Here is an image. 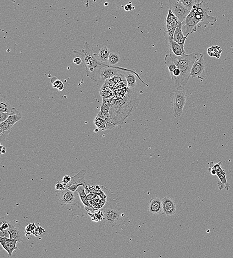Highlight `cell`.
<instances>
[{"label": "cell", "mask_w": 233, "mask_h": 258, "mask_svg": "<svg viewBox=\"0 0 233 258\" xmlns=\"http://www.w3.org/2000/svg\"><path fill=\"white\" fill-rule=\"evenodd\" d=\"M17 240L6 237H0V243L2 247L7 252L8 257H11L14 250L17 249Z\"/></svg>", "instance_id": "14"}, {"label": "cell", "mask_w": 233, "mask_h": 258, "mask_svg": "<svg viewBox=\"0 0 233 258\" xmlns=\"http://www.w3.org/2000/svg\"><path fill=\"white\" fill-rule=\"evenodd\" d=\"M164 61H165V64H166V66L168 68L169 73H170V75H171L173 72L176 69L177 67H176L175 62L172 59L169 54L166 55V56L164 57Z\"/></svg>", "instance_id": "25"}, {"label": "cell", "mask_w": 233, "mask_h": 258, "mask_svg": "<svg viewBox=\"0 0 233 258\" xmlns=\"http://www.w3.org/2000/svg\"><path fill=\"white\" fill-rule=\"evenodd\" d=\"M13 226L12 223L8 219L3 217L0 218V230H8Z\"/></svg>", "instance_id": "27"}, {"label": "cell", "mask_w": 233, "mask_h": 258, "mask_svg": "<svg viewBox=\"0 0 233 258\" xmlns=\"http://www.w3.org/2000/svg\"><path fill=\"white\" fill-rule=\"evenodd\" d=\"M169 96L172 99L174 116L176 118H180L181 117L186 101V92L182 89L170 93Z\"/></svg>", "instance_id": "6"}, {"label": "cell", "mask_w": 233, "mask_h": 258, "mask_svg": "<svg viewBox=\"0 0 233 258\" xmlns=\"http://www.w3.org/2000/svg\"><path fill=\"white\" fill-rule=\"evenodd\" d=\"M36 228V225L35 223L29 224V225H27L25 227L26 234H32Z\"/></svg>", "instance_id": "38"}, {"label": "cell", "mask_w": 233, "mask_h": 258, "mask_svg": "<svg viewBox=\"0 0 233 258\" xmlns=\"http://www.w3.org/2000/svg\"><path fill=\"white\" fill-rule=\"evenodd\" d=\"M134 74L138 76L140 80H141V82L143 83L144 84H145L147 87H149V85H147L146 83H145L143 81H142L141 78L139 77V75L136 72H130L129 73H126L125 75L126 80L127 88H129L130 89H132V90H134V89H135L136 86V78Z\"/></svg>", "instance_id": "17"}, {"label": "cell", "mask_w": 233, "mask_h": 258, "mask_svg": "<svg viewBox=\"0 0 233 258\" xmlns=\"http://www.w3.org/2000/svg\"><path fill=\"white\" fill-rule=\"evenodd\" d=\"M202 54L199 52H194L190 54L182 55L176 56L172 52H169V55L176 67L180 71V75L175 81V87L177 90L184 89L187 84L191 77L192 67L195 61L201 56Z\"/></svg>", "instance_id": "3"}, {"label": "cell", "mask_w": 233, "mask_h": 258, "mask_svg": "<svg viewBox=\"0 0 233 258\" xmlns=\"http://www.w3.org/2000/svg\"><path fill=\"white\" fill-rule=\"evenodd\" d=\"M86 174V170H82L78 174L72 177L71 182L66 186V189H69L73 192H75L77 191L80 186H86V182L85 180Z\"/></svg>", "instance_id": "11"}, {"label": "cell", "mask_w": 233, "mask_h": 258, "mask_svg": "<svg viewBox=\"0 0 233 258\" xmlns=\"http://www.w3.org/2000/svg\"><path fill=\"white\" fill-rule=\"evenodd\" d=\"M66 189V186L64 185V184L62 182H58L55 185V191H63L64 190Z\"/></svg>", "instance_id": "39"}, {"label": "cell", "mask_w": 233, "mask_h": 258, "mask_svg": "<svg viewBox=\"0 0 233 258\" xmlns=\"http://www.w3.org/2000/svg\"><path fill=\"white\" fill-rule=\"evenodd\" d=\"M74 53L82 59L86 67V75L94 83H97L98 81L97 76L102 68L109 65L99 60L97 55L95 53L93 47L88 42H86L82 49L74 51Z\"/></svg>", "instance_id": "2"}, {"label": "cell", "mask_w": 233, "mask_h": 258, "mask_svg": "<svg viewBox=\"0 0 233 258\" xmlns=\"http://www.w3.org/2000/svg\"><path fill=\"white\" fill-rule=\"evenodd\" d=\"M21 118L22 115L21 113L15 108H12L8 118V121L11 126L13 127V126Z\"/></svg>", "instance_id": "21"}, {"label": "cell", "mask_w": 233, "mask_h": 258, "mask_svg": "<svg viewBox=\"0 0 233 258\" xmlns=\"http://www.w3.org/2000/svg\"><path fill=\"white\" fill-rule=\"evenodd\" d=\"M120 61V58L119 55L114 52L110 53L108 61V63L109 64V65L114 66L119 62Z\"/></svg>", "instance_id": "28"}, {"label": "cell", "mask_w": 233, "mask_h": 258, "mask_svg": "<svg viewBox=\"0 0 233 258\" xmlns=\"http://www.w3.org/2000/svg\"><path fill=\"white\" fill-rule=\"evenodd\" d=\"M0 237H6L10 238V234L8 233V229L0 230Z\"/></svg>", "instance_id": "44"}, {"label": "cell", "mask_w": 233, "mask_h": 258, "mask_svg": "<svg viewBox=\"0 0 233 258\" xmlns=\"http://www.w3.org/2000/svg\"><path fill=\"white\" fill-rule=\"evenodd\" d=\"M11 131V130L4 131L0 129V140H1V142H2L3 141H5V140L8 136Z\"/></svg>", "instance_id": "35"}, {"label": "cell", "mask_w": 233, "mask_h": 258, "mask_svg": "<svg viewBox=\"0 0 233 258\" xmlns=\"http://www.w3.org/2000/svg\"><path fill=\"white\" fill-rule=\"evenodd\" d=\"M97 115H98L100 117L102 118L104 121L108 119V118L110 117V115L109 113L104 112L102 111L101 110H100V111L98 112V114H97Z\"/></svg>", "instance_id": "41"}, {"label": "cell", "mask_w": 233, "mask_h": 258, "mask_svg": "<svg viewBox=\"0 0 233 258\" xmlns=\"http://www.w3.org/2000/svg\"><path fill=\"white\" fill-rule=\"evenodd\" d=\"M110 51L108 47L104 46L99 49V53L97 55L98 59L102 62L104 63H108Z\"/></svg>", "instance_id": "23"}, {"label": "cell", "mask_w": 233, "mask_h": 258, "mask_svg": "<svg viewBox=\"0 0 233 258\" xmlns=\"http://www.w3.org/2000/svg\"><path fill=\"white\" fill-rule=\"evenodd\" d=\"M220 181H218V188L220 191H221L223 189H226L227 191L231 189L230 185L229 184L226 177V172L218 175Z\"/></svg>", "instance_id": "22"}, {"label": "cell", "mask_w": 233, "mask_h": 258, "mask_svg": "<svg viewBox=\"0 0 233 258\" xmlns=\"http://www.w3.org/2000/svg\"><path fill=\"white\" fill-rule=\"evenodd\" d=\"M82 62V59L79 57H76V58H74V59L73 61L74 63L76 64V65H80V64H81Z\"/></svg>", "instance_id": "45"}, {"label": "cell", "mask_w": 233, "mask_h": 258, "mask_svg": "<svg viewBox=\"0 0 233 258\" xmlns=\"http://www.w3.org/2000/svg\"><path fill=\"white\" fill-rule=\"evenodd\" d=\"M12 107L8 98L5 95L1 93L0 94V112L5 113H10Z\"/></svg>", "instance_id": "19"}, {"label": "cell", "mask_w": 233, "mask_h": 258, "mask_svg": "<svg viewBox=\"0 0 233 258\" xmlns=\"http://www.w3.org/2000/svg\"><path fill=\"white\" fill-rule=\"evenodd\" d=\"M103 219L108 225L115 226L121 222V213L118 209L114 207H108L103 212Z\"/></svg>", "instance_id": "9"}, {"label": "cell", "mask_w": 233, "mask_h": 258, "mask_svg": "<svg viewBox=\"0 0 233 258\" xmlns=\"http://www.w3.org/2000/svg\"><path fill=\"white\" fill-rule=\"evenodd\" d=\"M198 23V27H206L210 23H214L217 20L216 17L209 15V7L207 3L197 0L195 5L191 11Z\"/></svg>", "instance_id": "5"}, {"label": "cell", "mask_w": 233, "mask_h": 258, "mask_svg": "<svg viewBox=\"0 0 233 258\" xmlns=\"http://www.w3.org/2000/svg\"><path fill=\"white\" fill-rule=\"evenodd\" d=\"M179 21L178 18L173 13L172 11L169 10L168 14L166 19V25L164 29V36L166 46L168 47L170 41L174 39V35Z\"/></svg>", "instance_id": "7"}, {"label": "cell", "mask_w": 233, "mask_h": 258, "mask_svg": "<svg viewBox=\"0 0 233 258\" xmlns=\"http://www.w3.org/2000/svg\"><path fill=\"white\" fill-rule=\"evenodd\" d=\"M169 7L173 13L182 23L190 11L179 0H169Z\"/></svg>", "instance_id": "8"}, {"label": "cell", "mask_w": 233, "mask_h": 258, "mask_svg": "<svg viewBox=\"0 0 233 258\" xmlns=\"http://www.w3.org/2000/svg\"><path fill=\"white\" fill-rule=\"evenodd\" d=\"M190 12L193 8L197 0H179Z\"/></svg>", "instance_id": "30"}, {"label": "cell", "mask_w": 233, "mask_h": 258, "mask_svg": "<svg viewBox=\"0 0 233 258\" xmlns=\"http://www.w3.org/2000/svg\"><path fill=\"white\" fill-rule=\"evenodd\" d=\"M44 232H45L44 229L43 228L40 226H38L36 227V229L32 232V234L36 236H37L38 235H42L43 233H44Z\"/></svg>", "instance_id": "37"}, {"label": "cell", "mask_w": 233, "mask_h": 258, "mask_svg": "<svg viewBox=\"0 0 233 258\" xmlns=\"http://www.w3.org/2000/svg\"><path fill=\"white\" fill-rule=\"evenodd\" d=\"M84 187V186H80L77 189V192H78L79 195L80 201L82 202L83 205L86 208V210H89L92 207L90 205L88 197L86 196V194L85 192Z\"/></svg>", "instance_id": "20"}, {"label": "cell", "mask_w": 233, "mask_h": 258, "mask_svg": "<svg viewBox=\"0 0 233 258\" xmlns=\"http://www.w3.org/2000/svg\"><path fill=\"white\" fill-rule=\"evenodd\" d=\"M12 127L13 126L10 124L8 119L4 122H2L0 123V129L2 130H12Z\"/></svg>", "instance_id": "33"}, {"label": "cell", "mask_w": 233, "mask_h": 258, "mask_svg": "<svg viewBox=\"0 0 233 258\" xmlns=\"http://www.w3.org/2000/svg\"><path fill=\"white\" fill-rule=\"evenodd\" d=\"M120 70L134 72L131 70L124 69L123 67H117L108 65L107 66L103 67L100 72L99 75H100L102 81L105 82L107 79L112 78L115 75H116V73H119Z\"/></svg>", "instance_id": "12"}, {"label": "cell", "mask_w": 233, "mask_h": 258, "mask_svg": "<svg viewBox=\"0 0 233 258\" xmlns=\"http://www.w3.org/2000/svg\"><path fill=\"white\" fill-rule=\"evenodd\" d=\"M56 192L55 195L58 197L59 204L64 210L72 211V217L77 216L83 217L87 213V210L80 201L77 191L73 192L66 189L63 191Z\"/></svg>", "instance_id": "4"}, {"label": "cell", "mask_w": 233, "mask_h": 258, "mask_svg": "<svg viewBox=\"0 0 233 258\" xmlns=\"http://www.w3.org/2000/svg\"><path fill=\"white\" fill-rule=\"evenodd\" d=\"M111 78L114 81L115 83H123V82L127 83L125 76L122 75L121 73H116V75H115L114 77L112 78Z\"/></svg>", "instance_id": "31"}, {"label": "cell", "mask_w": 233, "mask_h": 258, "mask_svg": "<svg viewBox=\"0 0 233 258\" xmlns=\"http://www.w3.org/2000/svg\"><path fill=\"white\" fill-rule=\"evenodd\" d=\"M54 88H56L59 91H62L64 89V85L63 83L58 79L54 82H51Z\"/></svg>", "instance_id": "34"}, {"label": "cell", "mask_w": 233, "mask_h": 258, "mask_svg": "<svg viewBox=\"0 0 233 258\" xmlns=\"http://www.w3.org/2000/svg\"><path fill=\"white\" fill-rule=\"evenodd\" d=\"M99 93L103 99H109L113 98L114 94L113 91H106L99 90Z\"/></svg>", "instance_id": "32"}, {"label": "cell", "mask_w": 233, "mask_h": 258, "mask_svg": "<svg viewBox=\"0 0 233 258\" xmlns=\"http://www.w3.org/2000/svg\"><path fill=\"white\" fill-rule=\"evenodd\" d=\"M168 48H169V52H172L176 56H181L186 54V51L183 50L181 46L174 40V39L170 41Z\"/></svg>", "instance_id": "18"}, {"label": "cell", "mask_w": 233, "mask_h": 258, "mask_svg": "<svg viewBox=\"0 0 233 258\" xmlns=\"http://www.w3.org/2000/svg\"><path fill=\"white\" fill-rule=\"evenodd\" d=\"M133 5L131 3H129L124 7V10L126 11H129L133 9Z\"/></svg>", "instance_id": "46"}, {"label": "cell", "mask_w": 233, "mask_h": 258, "mask_svg": "<svg viewBox=\"0 0 233 258\" xmlns=\"http://www.w3.org/2000/svg\"><path fill=\"white\" fill-rule=\"evenodd\" d=\"M71 179H72V177L70 176V175H65L63 177V180H62V182H63L65 186H66L71 182Z\"/></svg>", "instance_id": "43"}, {"label": "cell", "mask_w": 233, "mask_h": 258, "mask_svg": "<svg viewBox=\"0 0 233 258\" xmlns=\"http://www.w3.org/2000/svg\"><path fill=\"white\" fill-rule=\"evenodd\" d=\"M139 103L137 94L134 90L128 88V91L120 99H114L111 102L109 113L115 124L121 125L131 115L135 106Z\"/></svg>", "instance_id": "1"}, {"label": "cell", "mask_w": 233, "mask_h": 258, "mask_svg": "<svg viewBox=\"0 0 233 258\" xmlns=\"http://www.w3.org/2000/svg\"><path fill=\"white\" fill-rule=\"evenodd\" d=\"M9 115H10V113L0 112V123L7 120L8 119Z\"/></svg>", "instance_id": "40"}, {"label": "cell", "mask_w": 233, "mask_h": 258, "mask_svg": "<svg viewBox=\"0 0 233 258\" xmlns=\"http://www.w3.org/2000/svg\"><path fill=\"white\" fill-rule=\"evenodd\" d=\"M94 124L96 127H97L99 130L102 131L106 130V124L105 122L102 118L100 117L98 115L96 116L94 119Z\"/></svg>", "instance_id": "26"}, {"label": "cell", "mask_w": 233, "mask_h": 258, "mask_svg": "<svg viewBox=\"0 0 233 258\" xmlns=\"http://www.w3.org/2000/svg\"><path fill=\"white\" fill-rule=\"evenodd\" d=\"M221 161L218 162L217 164H214V166L215 168L216 171L217 175L218 176L219 174L225 172V170L223 169L221 167Z\"/></svg>", "instance_id": "36"}, {"label": "cell", "mask_w": 233, "mask_h": 258, "mask_svg": "<svg viewBox=\"0 0 233 258\" xmlns=\"http://www.w3.org/2000/svg\"><path fill=\"white\" fill-rule=\"evenodd\" d=\"M206 61L204 59L203 55H201L198 59L195 61L191 68V77L193 78L203 79L205 78V67Z\"/></svg>", "instance_id": "10"}, {"label": "cell", "mask_w": 233, "mask_h": 258, "mask_svg": "<svg viewBox=\"0 0 233 258\" xmlns=\"http://www.w3.org/2000/svg\"><path fill=\"white\" fill-rule=\"evenodd\" d=\"M148 212L152 216H156L163 213L162 201L159 198L151 200L148 207Z\"/></svg>", "instance_id": "15"}, {"label": "cell", "mask_w": 233, "mask_h": 258, "mask_svg": "<svg viewBox=\"0 0 233 258\" xmlns=\"http://www.w3.org/2000/svg\"><path fill=\"white\" fill-rule=\"evenodd\" d=\"M188 37L185 36L184 35L182 31V23L180 21L174 33V40L181 46L182 49L185 51V42Z\"/></svg>", "instance_id": "16"}, {"label": "cell", "mask_w": 233, "mask_h": 258, "mask_svg": "<svg viewBox=\"0 0 233 258\" xmlns=\"http://www.w3.org/2000/svg\"><path fill=\"white\" fill-rule=\"evenodd\" d=\"M113 98L109 99H103L101 107V111L104 112L109 113V110L111 107V102Z\"/></svg>", "instance_id": "29"}, {"label": "cell", "mask_w": 233, "mask_h": 258, "mask_svg": "<svg viewBox=\"0 0 233 258\" xmlns=\"http://www.w3.org/2000/svg\"><path fill=\"white\" fill-rule=\"evenodd\" d=\"M8 232L10 234V238L11 239L17 240L18 242H20L23 240V235L21 231L14 226L8 229Z\"/></svg>", "instance_id": "24"}, {"label": "cell", "mask_w": 233, "mask_h": 258, "mask_svg": "<svg viewBox=\"0 0 233 258\" xmlns=\"http://www.w3.org/2000/svg\"><path fill=\"white\" fill-rule=\"evenodd\" d=\"M209 167L208 168V170L209 171L211 175L213 176L217 175L216 171L215 168L214 166V162L211 161L209 164Z\"/></svg>", "instance_id": "42"}, {"label": "cell", "mask_w": 233, "mask_h": 258, "mask_svg": "<svg viewBox=\"0 0 233 258\" xmlns=\"http://www.w3.org/2000/svg\"><path fill=\"white\" fill-rule=\"evenodd\" d=\"M6 148L4 146L1 145V154H4L6 153Z\"/></svg>", "instance_id": "47"}, {"label": "cell", "mask_w": 233, "mask_h": 258, "mask_svg": "<svg viewBox=\"0 0 233 258\" xmlns=\"http://www.w3.org/2000/svg\"><path fill=\"white\" fill-rule=\"evenodd\" d=\"M163 213L166 217H171L176 212V204L172 198L167 196L162 199Z\"/></svg>", "instance_id": "13"}]
</instances>
